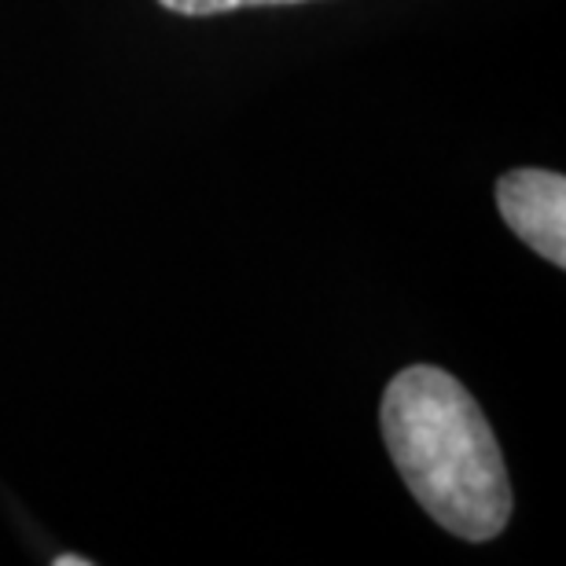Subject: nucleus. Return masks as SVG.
Segmentation results:
<instances>
[{"mask_svg": "<svg viewBox=\"0 0 566 566\" xmlns=\"http://www.w3.org/2000/svg\"><path fill=\"white\" fill-rule=\"evenodd\" d=\"M382 438L405 485L441 530L493 541L512 518V482L490 420L449 371L416 365L382 394Z\"/></svg>", "mask_w": 566, "mask_h": 566, "instance_id": "1", "label": "nucleus"}, {"mask_svg": "<svg viewBox=\"0 0 566 566\" xmlns=\"http://www.w3.org/2000/svg\"><path fill=\"white\" fill-rule=\"evenodd\" d=\"M496 207L518 240L566 269V177L552 169H512L496 185Z\"/></svg>", "mask_w": 566, "mask_h": 566, "instance_id": "2", "label": "nucleus"}, {"mask_svg": "<svg viewBox=\"0 0 566 566\" xmlns=\"http://www.w3.org/2000/svg\"><path fill=\"white\" fill-rule=\"evenodd\" d=\"M177 15H221V11L240 8H269V4H302V0H158Z\"/></svg>", "mask_w": 566, "mask_h": 566, "instance_id": "3", "label": "nucleus"}, {"mask_svg": "<svg viewBox=\"0 0 566 566\" xmlns=\"http://www.w3.org/2000/svg\"><path fill=\"white\" fill-rule=\"evenodd\" d=\"M55 566H88V559H82V556H55Z\"/></svg>", "mask_w": 566, "mask_h": 566, "instance_id": "4", "label": "nucleus"}]
</instances>
